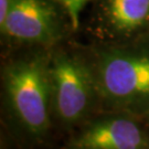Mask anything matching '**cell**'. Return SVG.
Wrapping results in <instances>:
<instances>
[{
    "instance_id": "5",
    "label": "cell",
    "mask_w": 149,
    "mask_h": 149,
    "mask_svg": "<svg viewBox=\"0 0 149 149\" xmlns=\"http://www.w3.org/2000/svg\"><path fill=\"white\" fill-rule=\"evenodd\" d=\"M8 37L26 42L48 43L58 36V20L45 0H13L3 24Z\"/></svg>"
},
{
    "instance_id": "7",
    "label": "cell",
    "mask_w": 149,
    "mask_h": 149,
    "mask_svg": "<svg viewBox=\"0 0 149 149\" xmlns=\"http://www.w3.org/2000/svg\"><path fill=\"white\" fill-rule=\"evenodd\" d=\"M59 1L66 9V12L69 15L72 26L76 28L79 26L80 15L82 12V9L84 8V6L86 5V2L88 0H59Z\"/></svg>"
},
{
    "instance_id": "10",
    "label": "cell",
    "mask_w": 149,
    "mask_h": 149,
    "mask_svg": "<svg viewBox=\"0 0 149 149\" xmlns=\"http://www.w3.org/2000/svg\"><path fill=\"white\" fill-rule=\"evenodd\" d=\"M147 149H149V148H147Z\"/></svg>"
},
{
    "instance_id": "8",
    "label": "cell",
    "mask_w": 149,
    "mask_h": 149,
    "mask_svg": "<svg viewBox=\"0 0 149 149\" xmlns=\"http://www.w3.org/2000/svg\"><path fill=\"white\" fill-rule=\"evenodd\" d=\"M13 0H0V26L3 24Z\"/></svg>"
},
{
    "instance_id": "3",
    "label": "cell",
    "mask_w": 149,
    "mask_h": 149,
    "mask_svg": "<svg viewBox=\"0 0 149 149\" xmlns=\"http://www.w3.org/2000/svg\"><path fill=\"white\" fill-rule=\"evenodd\" d=\"M50 74L55 115L65 125L80 122L96 92L93 73L75 56L59 53L50 62Z\"/></svg>"
},
{
    "instance_id": "4",
    "label": "cell",
    "mask_w": 149,
    "mask_h": 149,
    "mask_svg": "<svg viewBox=\"0 0 149 149\" xmlns=\"http://www.w3.org/2000/svg\"><path fill=\"white\" fill-rule=\"evenodd\" d=\"M149 135L128 115H111L87 124L72 141V149H147Z\"/></svg>"
},
{
    "instance_id": "1",
    "label": "cell",
    "mask_w": 149,
    "mask_h": 149,
    "mask_svg": "<svg viewBox=\"0 0 149 149\" xmlns=\"http://www.w3.org/2000/svg\"><path fill=\"white\" fill-rule=\"evenodd\" d=\"M93 77L96 92L112 107L136 114L149 111V51L115 49L103 52Z\"/></svg>"
},
{
    "instance_id": "2",
    "label": "cell",
    "mask_w": 149,
    "mask_h": 149,
    "mask_svg": "<svg viewBox=\"0 0 149 149\" xmlns=\"http://www.w3.org/2000/svg\"><path fill=\"white\" fill-rule=\"evenodd\" d=\"M5 88L19 125L32 137L44 136L53 108L50 62L33 58L11 63L5 71Z\"/></svg>"
},
{
    "instance_id": "6",
    "label": "cell",
    "mask_w": 149,
    "mask_h": 149,
    "mask_svg": "<svg viewBox=\"0 0 149 149\" xmlns=\"http://www.w3.org/2000/svg\"><path fill=\"white\" fill-rule=\"evenodd\" d=\"M106 17L115 31H137L149 23V0H106Z\"/></svg>"
},
{
    "instance_id": "9",
    "label": "cell",
    "mask_w": 149,
    "mask_h": 149,
    "mask_svg": "<svg viewBox=\"0 0 149 149\" xmlns=\"http://www.w3.org/2000/svg\"><path fill=\"white\" fill-rule=\"evenodd\" d=\"M146 115H147V119H148V123H149V111L146 113Z\"/></svg>"
}]
</instances>
